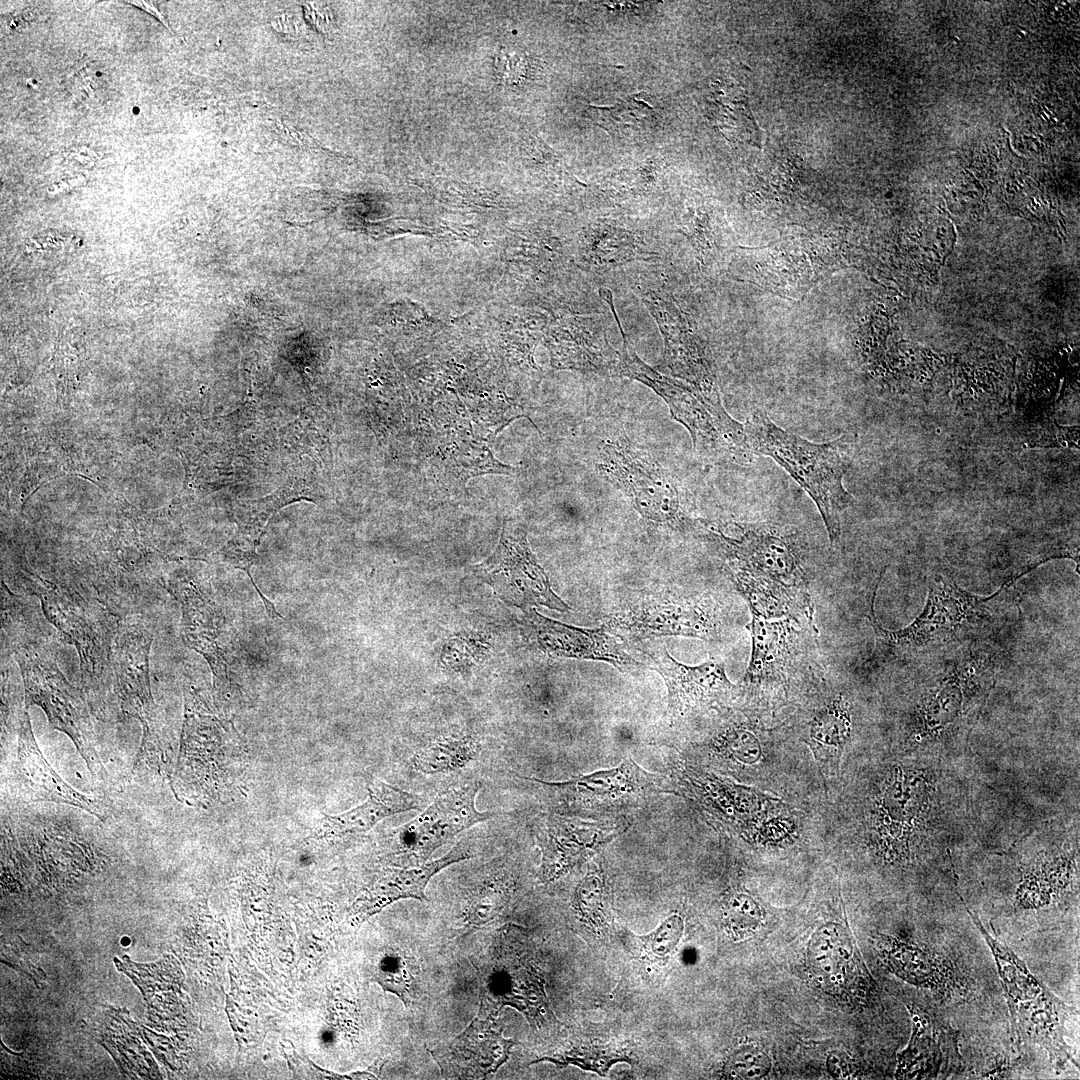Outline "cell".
Here are the masks:
<instances>
[{"label": "cell", "instance_id": "ab89813d", "mask_svg": "<svg viewBox=\"0 0 1080 1080\" xmlns=\"http://www.w3.org/2000/svg\"><path fill=\"white\" fill-rule=\"evenodd\" d=\"M418 964L413 956L402 952L385 954L375 968L374 979L381 987L397 995L405 1005L410 1004L418 987Z\"/></svg>", "mask_w": 1080, "mask_h": 1080}, {"label": "cell", "instance_id": "7402d4cb", "mask_svg": "<svg viewBox=\"0 0 1080 1080\" xmlns=\"http://www.w3.org/2000/svg\"><path fill=\"white\" fill-rule=\"evenodd\" d=\"M153 634L138 623L120 622L113 641L112 665L122 710L154 728V702L149 678Z\"/></svg>", "mask_w": 1080, "mask_h": 1080}, {"label": "cell", "instance_id": "2e32d148", "mask_svg": "<svg viewBox=\"0 0 1080 1080\" xmlns=\"http://www.w3.org/2000/svg\"><path fill=\"white\" fill-rule=\"evenodd\" d=\"M635 292L654 318L663 338L662 365L674 378L686 381L712 399H721L716 379L702 346L666 290L645 282Z\"/></svg>", "mask_w": 1080, "mask_h": 1080}, {"label": "cell", "instance_id": "30bf717a", "mask_svg": "<svg viewBox=\"0 0 1080 1080\" xmlns=\"http://www.w3.org/2000/svg\"><path fill=\"white\" fill-rule=\"evenodd\" d=\"M724 616L720 603L712 596H679L650 593L626 602L604 624L610 632L641 641L663 636L719 641Z\"/></svg>", "mask_w": 1080, "mask_h": 1080}, {"label": "cell", "instance_id": "3957f363", "mask_svg": "<svg viewBox=\"0 0 1080 1080\" xmlns=\"http://www.w3.org/2000/svg\"><path fill=\"white\" fill-rule=\"evenodd\" d=\"M747 443L755 455L772 458L815 503L832 546L841 538V513L855 499L843 485L854 448L850 434L815 443L784 430L763 410H756L744 425Z\"/></svg>", "mask_w": 1080, "mask_h": 1080}, {"label": "cell", "instance_id": "ffe728a7", "mask_svg": "<svg viewBox=\"0 0 1080 1080\" xmlns=\"http://www.w3.org/2000/svg\"><path fill=\"white\" fill-rule=\"evenodd\" d=\"M523 628L527 639L549 655L604 661L628 673L639 672L642 668L605 625L576 627L529 609L523 619Z\"/></svg>", "mask_w": 1080, "mask_h": 1080}, {"label": "cell", "instance_id": "277c9868", "mask_svg": "<svg viewBox=\"0 0 1080 1080\" xmlns=\"http://www.w3.org/2000/svg\"><path fill=\"white\" fill-rule=\"evenodd\" d=\"M609 309L622 337L617 377L638 381L661 397L673 419L689 432L694 451L700 457L714 462L751 464L754 454L747 443L744 425L729 415L722 400L711 399L695 386L645 363L631 349L615 305L610 303Z\"/></svg>", "mask_w": 1080, "mask_h": 1080}, {"label": "cell", "instance_id": "7c38bea8", "mask_svg": "<svg viewBox=\"0 0 1080 1080\" xmlns=\"http://www.w3.org/2000/svg\"><path fill=\"white\" fill-rule=\"evenodd\" d=\"M13 637L15 659L25 687L26 703L36 704L56 729L67 734L89 767L94 762L93 726L83 694L58 668L51 652L36 640Z\"/></svg>", "mask_w": 1080, "mask_h": 1080}, {"label": "cell", "instance_id": "f1b7e54d", "mask_svg": "<svg viewBox=\"0 0 1080 1080\" xmlns=\"http://www.w3.org/2000/svg\"><path fill=\"white\" fill-rule=\"evenodd\" d=\"M14 777L20 793L28 799L65 803L101 816L93 800L66 784L42 756L26 711L20 718Z\"/></svg>", "mask_w": 1080, "mask_h": 1080}, {"label": "cell", "instance_id": "6da1fadb", "mask_svg": "<svg viewBox=\"0 0 1080 1080\" xmlns=\"http://www.w3.org/2000/svg\"><path fill=\"white\" fill-rule=\"evenodd\" d=\"M979 639L947 650L926 663L908 712L911 747L964 734L976 721L996 682L1000 651Z\"/></svg>", "mask_w": 1080, "mask_h": 1080}, {"label": "cell", "instance_id": "ee69618b", "mask_svg": "<svg viewBox=\"0 0 1080 1080\" xmlns=\"http://www.w3.org/2000/svg\"><path fill=\"white\" fill-rule=\"evenodd\" d=\"M286 1057L289 1062H292V1070L295 1074H303L311 1078L318 1079H365L373 1078L374 1075L369 1072H356L351 1075H339L330 1071H325L318 1066L311 1063L309 1060L300 1057L295 1050L290 1053L286 1052Z\"/></svg>", "mask_w": 1080, "mask_h": 1080}, {"label": "cell", "instance_id": "8fae6325", "mask_svg": "<svg viewBox=\"0 0 1080 1080\" xmlns=\"http://www.w3.org/2000/svg\"><path fill=\"white\" fill-rule=\"evenodd\" d=\"M978 929L990 946L1004 984L1011 1011L1013 1027L1036 1043L1041 1044L1058 1066L1070 1058L1064 1041L1063 1028L1068 1008L1037 980L1006 945L995 939L982 922L968 910Z\"/></svg>", "mask_w": 1080, "mask_h": 1080}, {"label": "cell", "instance_id": "836d02e7", "mask_svg": "<svg viewBox=\"0 0 1080 1080\" xmlns=\"http://www.w3.org/2000/svg\"><path fill=\"white\" fill-rule=\"evenodd\" d=\"M684 923L679 915H671L646 935H635L623 929L620 937L624 947L651 981H662L666 967L682 938Z\"/></svg>", "mask_w": 1080, "mask_h": 1080}, {"label": "cell", "instance_id": "ba28073f", "mask_svg": "<svg viewBox=\"0 0 1080 1080\" xmlns=\"http://www.w3.org/2000/svg\"><path fill=\"white\" fill-rule=\"evenodd\" d=\"M40 598L46 618L77 649L82 684L91 705L102 715L110 713L114 703L120 704L112 665L117 626L108 616L111 612L57 585L44 584Z\"/></svg>", "mask_w": 1080, "mask_h": 1080}, {"label": "cell", "instance_id": "9c48e42d", "mask_svg": "<svg viewBox=\"0 0 1080 1080\" xmlns=\"http://www.w3.org/2000/svg\"><path fill=\"white\" fill-rule=\"evenodd\" d=\"M600 474L626 496L646 520L696 530L688 501L673 475L621 435L604 441L597 453Z\"/></svg>", "mask_w": 1080, "mask_h": 1080}, {"label": "cell", "instance_id": "9a60e30c", "mask_svg": "<svg viewBox=\"0 0 1080 1080\" xmlns=\"http://www.w3.org/2000/svg\"><path fill=\"white\" fill-rule=\"evenodd\" d=\"M478 781L451 785L414 819L398 831L400 853L413 863L423 864L439 847L475 824L492 819L494 812H480L475 801Z\"/></svg>", "mask_w": 1080, "mask_h": 1080}, {"label": "cell", "instance_id": "d6986e66", "mask_svg": "<svg viewBox=\"0 0 1080 1080\" xmlns=\"http://www.w3.org/2000/svg\"><path fill=\"white\" fill-rule=\"evenodd\" d=\"M181 605L180 634L184 644L201 654L220 689L229 685L225 619L204 584L185 577L163 583Z\"/></svg>", "mask_w": 1080, "mask_h": 1080}, {"label": "cell", "instance_id": "5b68a950", "mask_svg": "<svg viewBox=\"0 0 1080 1080\" xmlns=\"http://www.w3.org/2000/svg\"><path fill=\"white\" fill-rule=\"evenodd\" d=\"M473 965L479 983V1014L495 1017L509 1006L522 1013L534 1029L556 1022L524 928L507 924L498 929L486 953Z\"/></svg>", "mask_w": 1080, "mask_h": 1080}, {"label": "cell", "instance_id": "ac0fdd59", "mask_svg": "<svg viewBox=\"0 0 1080 1080\" xmlns=\"http://www.w3.org/2000/svg\"><path fill=\"white\" fill-rule=\"evenodd\" d=\"M876 947L885 965L898 977L930 991L940 1000L966 1001L974 994L964 970L939 949L920 941L881 935Z\"/></svg>", "mask_w": 1080, "mask_h": 1080}, {"label": "cell", "instance_id": "f546056e", "mask_svg": "<svg viewBox=\"0 0 1080 1080\" xmlns=\"http://www.w3.org/2000/svg\"><path fill=\"white\" fill-rule=\"evenodd\" d=\"M301 479L294 477L274 494L259 500L244 502L243 508L237 515V531L222 550L224 560L231 566L243 570L250 578L266 609H270L273 603L262 594L250 570L258 559L257 547L273 513L293 501L307 500L303 496V491L296 490Z\"/></svg>", "mask_w": 1080, "mask_h": 1080}, {"label": "cell", "instance_id": "74e56055", "mask_svg": "<svg viewBox=\"0 0 1080 1080\" xmlns=\"http://www.w3.org/2000/svg\"><path fill=\"white\" fill-rule=\"evenodd\" d=\"M629 1060L627 1051L621 1044L596 1039H583L561 1053L543 1057L533 1063L549 1061L558 1067L576 1065L605 1076L612 1064Z\"/></svg>", "mask_w": 1080, "mask_h": 1080}, {"label": "cell", "instance_id": "4fadbf2b", "mask_svg": "<svg viewBox=\"0 0 1080 1080\" xmlns=\"http://www.w3.org/2000/svg\"><path fill=\"white\" fill-rule=\"evenodd\" d=\"M751 616V655L744 688L786 686L799 668L810 666V646L817 634L813 610L751 612Z\"/></svg>", "mask_w": 1080, "mask_h": 1080}, {"label": "cell", "instance_id": "e0dca14e", "mask_svg": "<svg viewBox=\"0 0 1080 1080\" xmlns=\"http://www.w3.org/2000/svg\"><path fill=\"white\" fill-rule=\"evenodd\" d=\"M642 652L650 668L663 678L668 690L667 714L679 719L724 704L736 690L725 671V664L710 657L689 666L673 658L661 642L651 641Z\"/></svg>", "mask_w": 1080, "mask_h": 1080}, {"label": "cell", "instance_id": "52a82bcc", "mask_svg": "<svg viewBox=\"0 0 1080 1080\" xmlns=\"http://www.w3.org/2000/svg\"><path fill=\"white\" fill-rule=\"evenodd\" d=\"M872 803L871 828L880 853L889 861H913L935 829L939 808L933 768L895 766Z\"/></svg>", "mask_w": 1080, "mask_h": 1080}, {"label": "cell", "instance_id": "f6af8a7d", "mask_svg": "<svg viewBox=\"0 0 1080 1080\" xmlns=\"http://www.w3.org/2000/svg\"><path fill=\"white\" fill-rule=\"evenodd\" d=\"M125 3L132 4L133 6H136V7L140 8V9L146 11L147 13H149L150 15H152L153 17L158 19L163 25H165V27L167 29H170L166 19L164 18L162 13L157 8L155 2H152V1H126Z\"/></svg>", "mask_w": 1080, "mask_h": 1080}, {"label": "cell", "instance_id": "7bdbcfd3", "mask_svg": "<svg viewBox=\"0 0 1080 1080\" xmlns=\"http://www.w3.org/2000/svg\"><path fill=\"white\" fill-rule=\"evenodd\" d=\"M771 1069V1060L754 1046L738 1049L729 1056L724 1065V1075L731 1079H760Z\"/></svg>", "mask_w": 1080, "mask_h": 1080}, {"label": "cell", "instance_id": "d590c367", "mask_svg": "<svg viewBox=\"0 0 1080 1080\" xmlns=\"http://www.w3.org/2000/svg\"><path fill=\"white\" fill-rule=\"evenodd\" d=\"M573 911L577 923L594 937L607 938L611 926L610 891L604 875L590 872L578 885Z\"/></svg>", "mask_w": 1080, "mask_h": 1080}, {"label": "cell", "instance_id": "484cf974", "mask_svg": "<svg viewBox=\"0 0 1080 1080\" xmlns=\"http://www.w3.org/2000/svg\"><path fill=\"white\" fill-rule=\"evenodd\" d=\"M616 829L599 823L549 816L537 839L541 849V877L554 881L581 866L608 843Z\"/></svg>", "mask_w": 1080, "mask_h": 1080}, {"label": "cell", "instance_id": "8d00e7d4", "mask_svg": "<svg viewBox=\"0 0 1080 1080\" xmlns=\"http://www.w3.org/2000/svg\"><path fill=\"white\" fill-rule=\"evenodd\" d=\"M478 753V746L469 736L442 738L414 755V767L424 774L447 773L463 768Z\"/></svg>", "mask_w": 1080, "mask_h": 1080}, {"label": "cell", "instance_id": "60d3db41", "mask_svg": "<svg viewBox=\"0 0 1080 1080\" xmlns=\"http://www.w3.org/2000/svg\"><path fill=\"white\" fill-rule=\"evenodd\" d=\"M759 905L748 895L733 896L724 909V923L734 938H744L752 934L762 921Z\"/></svg>", "mask_w": 1080, "mask_h": 1080}, {"label": "cell", "instance_id": "8992f818", "mask_svg": "<svg viewBox=\"0 0 1080 1080\" xmlns=\"http://www.w3.org/2000/svg\"><path fill=\"white\" fill-rule=\"evenodd\" d=\"M697 531L737 570L809 593L808 544L797 529L773 523L699 519Z\"/></svg>", "mask_w": 1080, "mask_h": 1080}, {"label": "cell", "instance_id": "e575fe53", "mask_svg": "<svg viewBox=\"0 0 1080 1080\" xmlns=\"http://www.w3.org/2000/svg\"><path fill=\"white\" fill-rule=\"evenodd\" d=\"M1075 869L1074 856L1057 855L1035 862L1027 869L1016 891V904L1038 909L1058 900L1068 889Z\"/></svg>", "mask_w": 1080, "mask_h": 1080}, {"label": "cell", "instance_id": "44dd1931", "mask_svg": "<svg viewBox=\"0 0 1080 1080\" xmlns=\"http://www.w3.org/2000/svg\"><path fill=\"white\" fill-rule=\"evenodd\" d=\"M494 1018L478 1014L460 1034L430 1051L443 1076L483 1079L509 1059L516 1042L502 1035Z\"/></svg>", "mask_w": 1080, "mask_h": 1080}, {"label": "cell", "instance_id": "1f68e13d", "mask_svg": "<svg viewBox=\"0 0 1080 1080\" xmlns=\"http://www.w3.org/2000/svg\"><path fill=\"white\" fill-rule=\"evenodd\" d=\"M913 1033L908 1047L899 1056L896 1075L899 1078H932L937 1076L954 1049L953 1036L924 1012L911 1009Z\"/></svg>", "mask_w": 1080, "mask_h": 1080}, {"label": "cell", "instance_id": "4dcf8cb0", "mask_svg": "<svg viewBox=\"0 0 1080 1080\" xmlns=\"http://www.w3.org/2000/svg\"><path fill=\"white\" fill-rule=\"evenodd\" d=\"M421 801L416 794L376 779L368 785L365 802L347 812L325 816L323 827L330 836L365 833L386 817L419 809Z\"/></svg>", "mask_w": 1080, "mask_h": 1080}, {"label": "cell", "instance_id": "cb8c5ba5", "mask_svg": "<svg viewBox=\"0 0 1080 1080\" xmlns=\"http://www.w3.org/2000/svg\"><path fill=\"white\" fill-rule=\"evenodd\" d=\"M532 780L544 786L558 807H594L666 792L657 775L645 771L630 757L615 768L574 777L565 782Z\"/></svg>", "mask_w": 1080, "mask_h": 1080}, {"label": "cell", "instance_id": "b9f144b4", "mask_svg": "<svg viewBox=\"0 0 1080 1080\" xmlns=\"http://www.w3.org/2000/svg\"><path fill=\"white\" fill-rule=\"evenodd\" d=\"M596 110L597 114L601 115V120L608 123L611 129L616 125L640 128L641 124H646L655 117L653 107L645 102L640 94L632 95L613 107H598Z\"/></svg>", "mask_w": 1080, "mask_h": 1080}, {"label": "cell", "instance_id": "83f0119b", "mask_svg": "<svg viewBox=\"0 0 1080 1080\" xmlns=\"http://www.w3.org/2000/svg\"><path fill=\"white\" fill-rule=\"evenodd\" d=\"M470 857L472 854L462 844H457L434 861L406 868H386L353 903L351 913L362 922L399 899L426 900L425 888L436 873Z\"/></svg>", "mask_w": 1080, "mask_h": 1080}, {"label": "cell", "instance_id": "7a4b0ae2", "mask_svg": "<svg viewBox=\"0 0 1080 1080\" xmlns=\"http://www.w3.org/2000/svg\"><path fill=\"white\" fill-rule=\"evenodd\" d=\"M880 579V577H879ZM876 582L868 614L875 636L872 658L884 663L935 656L965 643L989 638L1000 623L1012 585L1004 583L992 595L971 593L943 576L931 578L921 613L907 626L883 627L875 613Z\"/></svg>", "mask_w": 1080, "mask_h": 1080}, {"label": "cell", "instance_id": "d4e9b609", "mask_svg": "<svg viewBox=\"0 0 1080 1080\" xmlns=\"http://www.w3.org/2000/svg\"><path fill=\"white\" fill-rule=\"evenodd\" d=\"M808 964L818 984L832 994L865 1001L871 992V981L856 947L837 924L824 925L812 936Z\"/></svg>", "mask_w": 1080, "mask_h": 1080}, {"label": "cell", "instance_id": "d6a6232c", "mask_svg": "<svg viewBox=\"0 0 1080 1080\" xmlns=\"http://www.w3.org/2000/svg\"><path fill=\"white\" fill-rule=\"evenodd\" d=\"M851 733L850 706L842 694L830 699L810 718L805 741L824 776L838 773L841 756Z\"/></svg>", "mask_w": 1080, "mask_h": 1080}, {"label": "cell", "instance_id": "4316f807", "mask_svg": "<svg viewBox=\"0 0 1080 1080\" xmlns=\"http://www.w3.org/2000/svg\"><path fill=\"white\" fill-rule=\"evenodd\" d=\"M576 246L583 268L597 273L634 261L660 258L655 245L649 243L643 233L608 218L583 226Z\"/></svg>", "mask_w": 1080, "mask_h": 1080}, {"label": "cell", "instance_id": "603a6c76", "mask_svg": "<svg viewBox=\"0 0 1080 1080\" xmlns=\"http://www.w3.org/2000/svg\"><path fill=\"white\" fill-rule=\"evenodd\" d=\"M549 349L555 368L618 376L620 351L610 344L606 321L600 314L583 313L566 317L553 330Z\"/></svg>", "mask_w": 1080, "mask_h": 1080}, {"label": "cell", "instance_id": "f35d334b", "mask_svg": "<svg viewBox=\"0 0 1080 1080\" xmlns=\"http://www.w3.org/2000/svg\"><path fill=\"white\" fill-rule=\"evenodd\" d=\"M663 179L661 165L657 161L647 160L638 167L607 177L601 190L612 200L627 201L656 192L661 187Z\"/></svg>", "mask_w": 1080, "mask_h": 1080}, {"label": "cell", "instance_id": "5bb4252c", "mask_svg": "<svg viewBox=\"0 0 1080 1080\" xmlns=\"http://www.w3.org/2000/svg\"><path fill=\"white\" fill-rule=\"evenodd\" d=\"M474 571L509 605L527 610L535 606L558 612L571 610L553 591L548 575L529 546L526 527L519 521L505 520L494 552L476 565Z\"/></svg>", "mask_w": 1080, "mask_h": 1080}]
</instances>
